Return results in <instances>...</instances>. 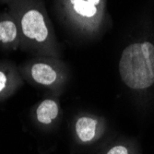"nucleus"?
Listing matches in <instances>:
<instances>
[{
	"label": "nucleus",
	"instance_id": "1",
	"mask_svg": "<svg viewBox=\"0 0 154 154\" xmlns=\"http://www.w3.org/2000/svg\"><path fill=\"white\" fill-rule=\"evenodd\" d=\"M118 70L129 89L142 91L150 88L154 84V45L145 41L127 46L122 52Z\"/></svg>",
	"mask_w": 154,
	"mask_h": 154
},
{
	"label": "nucleus",
	"instance_id": "2",
	"mask_svg": "<svg viewBox=\"0 0 154 154\" xmlns=\"http://www.w3.org/2000/svg\"><path fill=\"white\" fill-rule=\"evenodd\" d=\"M23 79L28 81L60 91L67 80V70L63 62L54 58H36L25 63L20 69Z\"/></svg>",
	"mask_w": 154,
	"mask_h": 154
},
{
	"label": "nucleus",
	"instance_id": "3",
	"mask_svg": "<svg viewBox=\"0 0 154 154\" xmlns=\"http://www.w3.org/2000/svg\"><path fill=\"white\" fill-rule=\"evenodd\" d=\"M66 15L79 30L96 32L104 18L105 0H64Z\"/></svg>",
	"mask_w": 154,
	"mask_h": 154
},
{
	"label": "nucleus",
	"instance_id": "4",
	"mask_svg": "<svg viewBox=\"0 0 154 154\" xmlns=\"http://www.w3.org/2000/svg\"><path fill=\"white\" fill-rule=\"evenodd\" d=\"M22 35L37 46L45 47L52 43V33L43 11L36 8H25L20 16Z\"/></svg>",
	"mask_w": 154,
	"mask_h": 154
},
{
	"label": "nucleus",
	"instance_id": "5",
	"mask_svg": "<svg viewBox=\"0 0 154 154\" xmlns=\"http://www.w3.org/2000/svg\"><path fill=\"white\" fill-rule=\"evenodd\" d=\"M105 131V119L91 114L78 116L73 124L75 139L81 145H91L97 142L104 135Z\"/></svg>",
	"mask_w": 154,
	"mask_h": 154
},
{
	"label": "nucleus",
	"instance_id": "6",
	"mask_svg": "<svg viewBox=\"0 0 154 154\" xmlns=\"http://www.w3.org/2000/svg\"><path fill=\"white\" fill-rule=\"evenodd\" d=\"M23 84L20 70L10 64H0V100L10 96Z\"/></svg>",
	"mask_w": 154,
	"mask_h": 154
},
{
	"label": "nucleus",
	"instance_id": "7",
	"mask_svg": "<svg viewBox=\"0 0 154 154\" xmlns=\"http://www.w3.org/2000/svg\"><path fill=\"white\" fill-rule=\"evenodd\" d=\"M60 115V104L57 99L47 98L36 107L35 118L42 125H51Z\"/></svg>",
	"mask_w": 154,
	"mask_h": 154
},
{
	"label": "nucleus",
	"instance_id": "8",
	"mask_svg": "<svg viewBox=\"0 0 154 154\" xmlns=\"http://www.w3.org/2000/svg\"><path fill=\"white\" fill-rule=\"evenodd\" d=\"M102 154H142L140 147L133 139H120L107 147Z\"/></svg>",
	"mask_w": 154,
	"mask_h": 154
},
{
	"label": "nucleus",
	"instance_id": "9",
	"mask_svg": "<svg viewBox=\"0 0 154 154\" xmlns=\"http://www.w3.org/2000/svg\"><path fill=\"white\" fill-rule=\"evenodd\" d=\"M18 26L10 19L0 20V43L8 45L16 43L18 39Z\"/></svg>",
	"mask_w": 154,
	"mask_h": 154
}]
</instances>
